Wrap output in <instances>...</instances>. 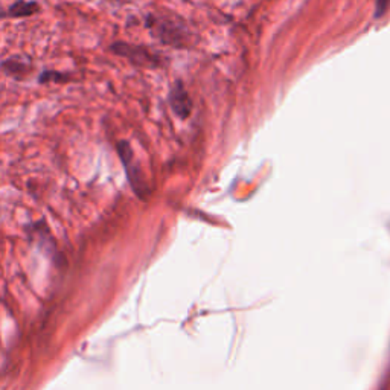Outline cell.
I'll return each instance as SVG.
<instances>
[{
  "label": "cell",
  "mask_w": 390,
  "mask_h": 390,
  "mask_svg": "<svg viewBox=\"0 0 390 390\" xmlns=\"http://www.w3.org/2000/svg\"><path fill=\"white\" fill-rule=\"evenodd\" d=\"M110 51L118 55L126 58L131 64L139 66V68H159L160 66V58L157 54L149 51L145 46L139 45H130L127 41H114L110 46Z\"/></svg>",
  "instance_id": "cell-2"
},
{
  "label": "cell",
  "mask_w": 390,
  "mask_h": 390,
  "mask_svg": "<svg viewBox=\"0 0 390 390\" xmlns=\"http://www.w3.org/2000/svg\"><path fill=\"white\" fill-rule=\"evenodd\" d=\"M389 3V0H377V11H375V17H380L383 11L386 10V6Z\"/></svg>",
  "instance_id": "cell-8"
},
{
  "label": "cell",
  "mask_w": 390,
  "mask_h": 390,
  "mask_svg": "<svg viewBox=\"0 0 390 390\" xmlns=\"http://www.w3.org/2000/svg\"><path fill=\"white\" fill-rule=\"evenodd\" d=\"M32 69H34L32 68V63L28 58L20 55L5 58V60L0 61V72L15 81H23L24 78L29 77Z\"/></svg>",
  "instance_id": "cell-4"
},
{
  "label": "cell",
  "mask_w": 390,
  "mask_h": 390,
  "mask_svg": "<svg viewBox=\"0 0 390 390\" xmlns=\"http://www.w3.org/2000/svg\"><path fill=\"white\" fill-rule=\"evenodd\" d=\"M147 27L151 31L154 37L163 41L165 45H172V46H180L183 41V32H181L177 27V23L171 22L170 19L157 17V15H149L147 19Z\"/></svg>",
  "instance_id": "cell-3"
},
{
  "label": "cell",
  "mask_w": 390,
  "mask_h": 390,
  "mask_svg": "<svg viewBox=\"0 0 390 390\" xmlns=\"http://www.w3.org/2000/svg\"><path fill=\"white\" fill-rule=\"evenodd\" d=\"M40 11V3L36 0H17V2L8 6L5 11H0V19H24Z\"/></svg>",
  "instance_id": "cell-6"
},
{
  "label": "cell",
  "mask_w": 390,
  "mask_h": 390,
  "mask_svg": "<svg viewBox=\"0 0 390 390\" xmlns=\"http://www.w3.org/2000/svg\"><path fill=\"white\" fill-rule=\"evenodd\" d=\"M116 151L119 154V159L123 165V170H126L127 174V180L135 193L140 200H147L149 195V186L147 183V179L144 176L142 170H140L139 163L135 157V153H133V148L130 145V142L127 140H119L116 144Z\"/></svg>",
  "instance_id": "cell-1"
},
{
  "label": "cell",
  "mask_w": 390,
  "mask_h": 390,
  "mask_svg": "<svg viewBox=\"0 0 390 390\" xmlns=\"http://www.w3.org/2000/svg\"><path fill=\"white\" fill-rule=\"evenodd\" d=\"M37 81H38V84H68V82L77 81V80H75L73 75L69 72L46 69L38 75Z\"/></svg>",
  "instance_id": "cell-7"
},
{
  "label": "cell",
  "mask_w": 390,
  "mask_h": 390,
  "mask_svg": "<svg viewBox=\"0 0 390 390\" xmlns=\"http://www.w3.org/2000/svg\"><path fill=\"white\" fill-rule=\"evenodd\" d=\"M170 105L179 118L186 119L193 110V104H190V98L186 92V89L183 87L180 81H177L176 84L172 86L170 92Z\"/></svg>",
  "instance_id": "cell-5"
}]
</instances>
